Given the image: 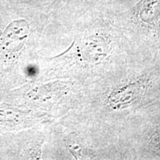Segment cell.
<instances>
[{
    "label": "cell",
    "mask_w": 160,
    "mask_h": 160,
    "mask_svg": "<svg viewBox=\"0 0 160 160\" xmlns=\"http://www.w3.org/2000/svg\"><path fill=\"white\" fill-rule=\"evenodd\" d=\"M30 32L31 25L27 19L19 18L10 22L0 33V59L8 62L17 59Z\"/></svg>",
    "instance_id": "1"
},
{
    "label": "cell",
    "mask_w": 160,
    "mask_h": 160,
    "mask_svg": "<svg viewBox=\"0 0 160 160\" xmlns=\"http://www.w3.org/2000/svg\"><path fill=\"white\" fill-rule=\"evenodd\" d=\"M81 1H91V0H81Z\"/></svg>",
    "instance_id": "2"
}]
</instances>
